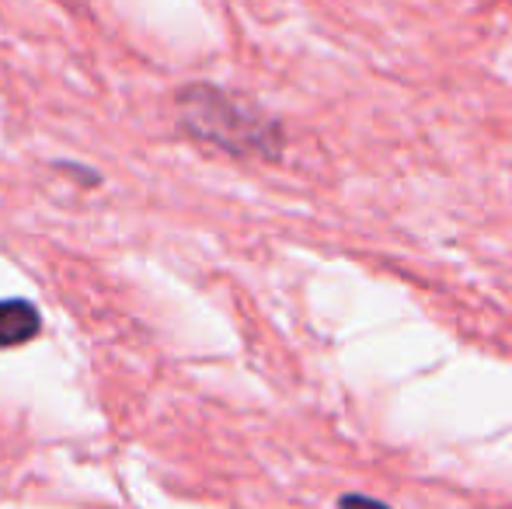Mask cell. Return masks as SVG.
<instances>
[{"instance_id":"cell-1","label":"cell","mask_w":512,"mask_h":509,"mask_svg":"<svg viewBox=\"0 0 512 509\" xmlns=\"http://www.w3.org/2000/svg\"><path fill=\"white\" fill-rule=\"evenodd\" d=\"M178 119L196 140L230 154H269V143L276 140L272 129L258 119V112L209 84H192L178 95Z\"/></svg>"},{"instance_id":"cell-2","label":"cell","mask_w":512,"mask_h":509,"mask_svg":"<svg viewBox=\"0 0 512 509\" xmlns=\"http://www.w3.org/2000/svg\"><path fill=\"white\" fill-rule=\"evenodd\" d=\"M42 328V314L32 300H0V349H14L25 346L39 335Z\"/></svg>"},{"instance_id":"cell-3","label":"cell","mask_w":512,"mask_h":509,"mask_svg":"<svg viewBox=\"0 0 512 509\" xmlns=\"http://www.w3.org/2000/svg\"><path fill=\"white\" fill-rule=\"evenodd\" d=\"M338 506H342V509H391V506L377 503V499H366V496H345Z\"/></svg>"}]
</instances>
